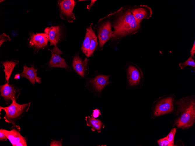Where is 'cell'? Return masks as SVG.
<instances>
[{
	"instance_id": "8",
	"label": "cell",
	"mask_w": 195,
	"mask_h": 146,
	"mask_svg": "<svg viewBox=\"0 0 195 146\" xmlns=\"http://www.w3.org/2000/svg\"><path fill=\"white\" fill-rule=\"evenodd\" d=\"M31 39L29 45L37 48L40 49L46 46L48 41V36L45 33H33L30 34Z\"/></svg>"
},
{
	"instance_id": "14",
	"label": "cell",
	"mask_w": 195,
	"mask_h": 146,
	"mask_svg": "<svg viewBox=\"0 0 195 146\" xmlns=\"http://www.w3.org/2000/svg\"><path fill=\"white\" fill-rule=\"evenodd\" d=\"M109 76L100 75L96 76L90 80V82L95 89L101 92L104 87L109 83Z\"/></svg>"
},
{
	"instance_id": "26",
	"label": "cell",
	"mask_w": 195,
	"mask_h": 146,
	"mask_svg": "<svg viewBox=\"0 0 195 146\" xmlns=\"http://www.w3.org/2000/svg\"><path fill=\"white\" fill-rule=\"evenodd\" d=\"M100 115L101 112L100 110L98 109H95L93 110L91 116L95 118H96L98 117Z\"/></svg>"
},
{
	"instance_id": "15",
	"label": "cell",
	"mask_w": 195,
	"mask_h": 146,
	"mask_svg": "<svg viewBox=\"0 0 195 146\" xmlns=\"http://www.w3.org/2000/svg\"><path fill=\"white\" fill-rule=\"evenodd\" d=\"M128 82L131 86L137 85L141 78V73L139 70L136 67L131 66L128 69Z\"/></svg>"
},
{
	"instance_id": "3",
	"label": "cell",
	"mask_w": 195,
	"mask_h": 146,
	"mask_svg": "<svg viewBox=\"0 0 195 146\" xmlns=\"http://www.w3.org/2000/svg\"><path fill=\"white\" fill-rule=\"evenodd\" d=\"M31 103L20 104L13 99L9 106L3 107L0 106V112L2 110L5 112L4 119L6 122L12 124H15L29 110Z\"/></svg>"
},
{
	"instance_id": "6",
	"label": "cell",
	"mask_w": 195,
	"mask_h": 146,
	"mask_svg": "<svg viewBox=\"0 0 195 146\" xmlns=\"http://www.w3.org/2000/svg\"><path fill=\"white\" fill-rule=\"evenodd\" d=\"M52 56L49 62V66L51 67H59L67 68L68 66L65 60L61 57L60 54L62 52L56 46H55L52 50H50Z\"/></svg>"
},
{
	"instance_id": "22",
	"label": "cell",
	"mask_w": 195,
	"mask_h": 146,
	"mask_svg": "<svg viewBox=\"0 0 195 146\" xmlns=\"http://www.w3.org/2000/svg\"><path fill=\"white\" fill-rule=\"evenodd\" d=\"M176 129L175 128L173 129L169 133L168 136H166L168 141L172 144L173 146L174 145V143L175 136L176 132Z\"/></svg>"
},
{
	"instance_id": "21",
	"label": "cell",
	"mask_w": 195,
	"mask_h": 146,
	"mask_svg": "<svg viewBox=\"0 0 195 146\" xmlns=\"http://www.w3.org/2000/svg\"><path fill=\"white\" fill-rule=\"evenodd\" d=\"M179 66L181 69L184 68L185 67L187 66L194 67H195V62L193 59L192 58V57L190 56L185 62L180 63L179 64Z\"/></svg>"
},
{
	"instance_id": "5",
	"label": "cell",
	"mask_w": 195,
	"mask_h": 146,
	"mask_svg": "<svg viewBox=\"0 0 195 146\" xmlns=\"http://www.w3.org/2000/svg\"><path fill=\"white\" fill-rule=\"evenodd\" d=\"M19 90L13 85L8 83L0 87L1 95L4 98L7 104L11 101L12 102L13 99L16 100L20 94Z\"/></svg>"
},
{
	"instance_id": "29",
	"label": "cell",
	"mask_w": 195,
	"mask_h": 146,
	"mask_svg": "<svg viewBox=\"0 0 195 146\" xmlns=\"http://www.w3.org/2000/svg\"><path fill=\"white\" fill-rule=\"evenodd\" d=\"M96 1V0H91V2L90 4L89 5H88L87 7V8L89 10H90V8L93 6Z\"/></svg>"
},
{
	"instance_id": "24",
	"label": "cell",
	"mask_w": 195,
	"mask_h": 146,
	"mask_svg": "<svg viewBox=\"0 0 195 146\" xmlns=\"http://www.w3.org/2000/svg\"><path fill=\"white\" fill-rule=\"evenodd\" d=\"M9 40L10 41L11 39L9 36L3 33L0 35V46L5 41Z\"/></svg>"
},
{
	"instance_id": "12",
	"label": "cell",
	"mask_w": 195,
	"mask_h": 146,
	"mask_svg": "<svg viewBox=\"0 0 195 146\" xmlns=\"http://www.w3.org/2000/svg\"><path fill=\"white\" fill-rule=\"evenodd\" d=\"M37 70L35 69L33 66L28 67L25 65L23 66V72L21 73V77H25L28 79L32 84L34 85L35 82L41 83V78L37 76L36 72Z\"/></svg>"
},
{
	"instance_id": "10",
	"label": "cell",
	"mask_w": 195,
	"mask_h": 146,
	"mask_svg": "<svg viewBox=\"0 0 195 146\" xmlns=\"http://www.w3.org/2000/svg\"><path fill=\"white\" fill-rule=\"evenodd\" d=\"M112 32L109 22H106L100 27L98 37L100 47H102L107 41L112 37Z\"/></svg>"
},
{
	"instance_id": "19",
	"label": "cell",
	"mask_w": 195,
	"mask_h": 146,
	"mask_svg": "<svg viewBox=\"0 0 195 146\" xmlns=\"http://www.w3.org/2000/svg\"><path fill=\"white\" fill-rule=\"evenodd\" d=\"M18 61L11 60L1 62L4 67V71L5 75L6 80L7 82L9 83V80L12 71Z\"/></svg>"
},
{
	"instance_id": "20",
	"label": "cell",
	"mask_w": 195,
	"mask_h": 146,
	"mask_svg": "<svg viewBox=\"0 0 195 146\" xmlns=\"http://www.w3.org/2000/svg\"><path fill=\"white\" fill-rule=\"evenodd\" d=\"M98 45L97 37L93 31L90 41L88 57H90L93 53Z\"/></svg>"
},
{
	"instance_id": "16",
	"label": "cell",
	"mask_w": 195,
	"mask_h": 146,
	"mask_svg": "<svg viewBox=\"0 0 195 146\" xmlns=\"http://www.w3.org/2000/svg\"><path fill=\"white\" fill-rule=\"evenodd\" d=\"M58 3L61 12L62 13L68 16H70L72 15V11L75 4V1L73 0L59 1Z\"/></svg>"
},
{
	"instance_id": "28",
	"label": "cell",
	"mask_w": 195,
	"mask_h": 146,
	"mask_svg": "<svg viewBox=\"0 0 195 146\" xmlns=\"http://www.w3.org/2000/svg\"><path fill=\"white\" fill-rule=\"evenodd\" d=\"M195 53V41H194L193 46L190 51L191 56L192 57H194Z\"/></svg>"
},
{
	"instance_id": "17",
	"label": "cell",
	"mask_w": 195,
	"mask_h": 146,
	"mask_svg": "<svg viewBox=\"0 0 195 146\" xmlns=\"http://www.w3.org/2000/svg\"><path fill=\"white\" fill-rule=\"evenodd\" d=\"M93 24L86 29V36L81 48L83 52L88 57L89 47L92 38L93 30L92 29Z\"/></svg>"
},
{
	"instance_id": "1",
	"label": "cell",
	"mask_w": 195,
	"mask_h": 146,
	"mask_svg": "<svg viewBox=\"0 0 195 146\" xmlns=\"http://www.w3.org/2000/svg\"><path fill=\"white\" fill-rule=\"evenodd\" d=\"M178 111L181 113L175 124L178 128H187L194 124L195 118V103L192 98L185 97L176 102Z\"/></svg>"
},
{
	"instance_id": "25",
	"label": "cell",
	"mask_w": 195,
	"mask_h": 146,
	"mask_svg": "<svg viewBox=\"0 0 195 146\" xmlns=\"http://www.w3.org/2000/svg\"><path fill=\"white\" fill-rule=\"evenodd\" d=\"M62 139H61V140H53L51 141L50 145L51 146H62Z\"/></svg>"
},
{
	"instance_id": "7",
	"label": "cell",
	"mask_w": 195,
	"mask_h": 146,
	"mask_svg": "<svg viewBox=\"0 0 195 146\" xmlns=\"http://www.w3.org/2000/svg\"><path fill=\"white\" fill-rule=\"evenodd\" d=\"M173 99L168 97L162 99L156 105L154 112V115L159 116L173 110Z\"/></svg>"
},
{
	"instance_id": "31",
	"label": "cell",
	"mask_w": 195,
	"mask_h": 146,
	"mask_svg": "<svg viewBox=\"0 0 195 146\" xmlns=\"http://www.w3.org/2000/svg\"><path fill=\"white\" fill-rule=\"evenodd\" d=\"M3 1H4V0H0V3H1V2Z\"/></svg>"
},
{
	"instance_id": "13",
	"label": "cell",
	"mask_w": 195,
	"mask_h": 146,
	"mask_svg": "<svg viewBox=\"0 0 195 146\" xmlns=\"http://www.w3.org/2000/svg\"><path fill=\"white\" fill-rule=\"evenodd\" d=\"M88 63V60L86 58L83 60L78 55H76L73 61V67L79 75L83 77L87 70Z\"/></svg>"
},
{
	"instance_id": "23",
	"label": "cell",
	"mask_w": 195,
	"mask_h": 146,
	"mask_svg": "<svg viewBox=\"0 0 195 146\" xmlns=\"http://www.w3.org/2000/svg\"><path fill=\"white\" fill-rule=\"evenodd\" d=\"M157 142L160 146H173L168 141L166 137L160 139L157 141Z\"/></svg>"
},
{
	"instance_id": "9",
	"label": "cell",
	"mask_w": 195,
	"mask_h": 146,
	"mask_svg": "<svg viewBox=\"0 0 195 146\" xmlns=\"http://www.w3.org/2000/svg\"><path fill=\"white\" fill-rule=\"evenodd\" d=\"M130 11L136 20L140 23L144 19H149L152 13L151 8L146 5H141Z\"/></svg>"
},
{
	"instance_id": "30",
	"label": "cell",
	"mask_w": 195,
	"mask_h": 146,
	"mask_svg": "<svg viewBox=\"0 0 195 146\" xmlns=\"http://www.w3.org/2000/svg\"><path fill=\"white\" fill-rule=\"evenodd\" d=\"M20 76V75L19 74H17L15 75V76L14 78L16 79H18L19 78Z\"/></svg>"
},
{
	"instance_id": "2",
	"label": "cell",
	"mask_w": 195,
	"mask_h": 146,
	"mask_svg": "<svg viewBox=\"0 0 195 146\" xmlns=\"http://www.w3.org/2000/svg\"><path fill=\"white\" fill-rule=\"evenodd\" d=\"M138 22L129 9L120 17L115 24L112 37L124 36L137 31L140 28Z\"/></svg>"
},
{
	"instance_id": "27",
	"label": "cell",
	"mask_w": 195,
	"mask_h": 146,
	"mask_svg": "<svg viewBox=\"0 0 195 146\" xmlns=\"http://www.w3.org/2000/svg\"><path fill=\"white\" fill-rule=\"evenodd\" d=\"M6 136L3 132L0 131V141H6L8 139Z\"/></svg>"
},
{
	"instance_id": "4",
	"label": "cell",
	"mask_w": 195,
	"mask_h": 146,
	"mask_svg": "<svg viewBox=\"0 0 195 146\" xmlns=\"http://www.w3.org/2000/svg\"><path fill=\"white\" fill-rule=\"evenodd\" d=\"M11 131L1 129L0 131L6 136L13 146H27V139L20 133V128L18 126L13 125Z\"/></svg>"
},
{
	"instance_id": "11",
	"label": "cell",
	"mask_w": 195,
	"mask_h": 146,
	"mask_svg": "<svg viewBox=\"0 0 195 146\" xmlns=\"http://www.w3.org/2000/svg\"><path fill=\"white\" fill-rule=\"evenodd\" d=\"M44 33L48 36V41L50 43V45L56 46L60 40V26H52L50 28L47 27L44 30Z\"/></svg>"
},
{
	"instance_id": "18",
	"label": "cell",
	"mask_w": 195,
	"mask_h": 146,
	"mask_svg": "<svg viewBox=\"0 0 195 146\" xmlns=\"http://www.w3.org/2000/svg\"><path fill=\"white\" fill-rule=\"evenodd\" d=\"M85 120L87 126L91 127V130L93 131L97 130L98 132L100 133L104 127V125L100 120L92 117H86Z\"/></svg>"
}]
</instances>
